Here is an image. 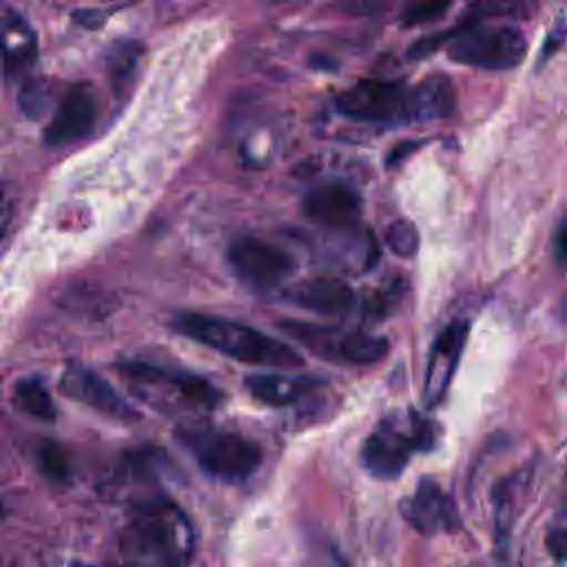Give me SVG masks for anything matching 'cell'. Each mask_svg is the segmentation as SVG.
<instances>
[{"label":"cell","mask_w":567,"mask_h":567,"mask_svg":"<svg viewBox=\"0 0 567 567\" xmlns=\"http://www.w3.org/2000/svg\"><path fill=\"white\" fill-rule=\"evenodd\" d=\"M405 290V284L401 279H392L381 284L379 288L370 290L363 299V315L370 319H383L388 317L401 301Z\"/></svg>","instance_id":"cell-21"},{"label":"cell","mask_w":567,"mask_h":567,"mask_svg":"<svg viewBox=\"0 0 567 567\" xmlns=\"http://www.w3.org/2000/svg\"><path fill=\"white\" fill-rule=\"evenodd\" d=\"M346 117L372 124L414 122L412 86L396 80H361L334 100Z\"/></svg>","instance_id":"cell-7"},{"label":"cell","mask_w":567,"mask_h":567,"mask_svg":"<svg viewBox=\"0 0 567 567\" xmlns=\"http://www.w3.org/2000/svg\"><path fill=\"white\" fill-rule=\"evenodd\" d=\"M13 403L20 412L38 419V421H55L58 419V410L53 403L51 392L47 390V385L38 379V377H27L16 381L13 385Z\"/></svg>","instance_id":"cell-19"},{"label":"cell","mask_w":567,"mask_h":567,"mask_svg":"<svg viewBox=\"0 0 567 567\" xmlns=\"http://www.w3.org/2000/svg\"><path fill=\"white\" fill-rule=\"evenodd\" d=\"M97 104L86 84H73L55 106V113L44 128L49 146H66L86 137L95 124Z\"/></svg>","instance_id":"cell-11"},{"label":"cell","mask_w":567,"mask_h":567,"mask_svg":"<svg viewBox=\"0 0 567 567\" xmlns=\"http://www.w3.org/2000/svg\"><path fill=\"white\" fill-rule=\"evenodd\" d=\"M452 4H454V0H410L408 7L403 9L401 22L405 27H416V24L434 22L441 16H445Z\"/></svg>","instance_id":"cell-23"},{"label":"cell","mask_w":567,"mask_h":567,"mask_svg":"<svg viewBox=\"0 0 567 567\" xmlns=\"http://www.w3.org/2000/svg\"><path fill=\"white\" fill-rule=\"evenodd\" d=\"M385 352H388V339L372 332L352 330V332L339 334L334 359L352 365H370L381 361Z\"/></svg>","instance_id":"cell-18"},{"label":"cell","mask_w":567,"mask_h":567,"mask_svg":"<svg viewBox=\"0 0 567 567\" xmlns=\"http://www.w3.org/2000/svg\"><path fill=\"white\" fill-rule=\"evenodd\" d=\"M171 328L241 363L264 368H299L303 363L301 354L288 343L233 319L202 312H177L171 319Z\"/></svg>","instance_id":"cell-2"},{"label":"cell","mask_w":567,"mask_h":567,"mask_svg":"<svg viewBox=\"0 0 567 567\" xmlns=\"http://www.w3.org/2000/svg\"><path fill=\"white\" fill-rule=\"evenodd\" d=\"M60 390L73 401L104 414L106 419L120 423H131L140 419L135 408L128 405L126 399L120 396L111 383H106L100 374H95L89 368L69 365L60 377Z\"/></svg>","instance_id":"cell-9"},{"label":"cell","mask_w":567,"mask_h":567,"mask_svg":"<svg viewBox=\"0 0 567 567\" xmlns=\"http://www.w3.org/2000/svg\"><path fill=\"white\" fill-rule=\"evenodd\" d=\"M284 297L299 308L321 312V315H341L354 301L352 288L337 277H315V279L301 281L288 288Z\"/></svg>","instance_id":"cell-14"},{"label":"cell","mask_w":567,"mask_h":567,"mask_svg":"<svg viewBox=\"0 0 567 567\" xmlns=\"http://www.w3.org/2000/svg\"><path fill=\"white\" fill-rule=\"evenodd\" d=\"M401 516L421 534L452 532L458 527L454 501L432 478H421L416 489L401 501Z\"/></svg>","instance_id":"cell-12"},{"label":"cell","mask_w":567,"mask_h":567,"mask_svg":"<svg viewBox=\"0 0 567 567\" xmlns=\"http://www.w3.org/2000/svg\"><path fill=\"white\" fill-rule=\"evenodd\" d=\"M69 567H100V565H89V563H71Z\"/></svg>","instance_id":"cell-29"},{"label":"cell","mask_w":567,"mask_h":567,"mask_svg":"<svg viewBox=\"0 0 567 567\" xmlns=\"http://www.w3.org/2000/svg\"><path fill=\"white\" fill-rule=\"evenodd\" d=\"M244 385L255 401H259L264 405H272V408H284V405H290V403H297L299 399H303L310 390H315L319 385V381L312 377L266 372V374L246 377Z\"/></svg>","instance_id":"cell-16"},{"label":"cell","mask_w":567,"mask_h":567,"mask_svg":"<svg viewBox=\"0 0 567 567\" xmlns=\"http://www.w3.org/2000/svg\"><path fill=\"white\" fill-rule=\"evenodd\" d=\"M527 53V40L516 27H470L458 29L447 42V55L478 69H514Z\"/></svg>","instance_id":"cell-6"},{"label":"cell","mask_w":567,"mask_h":567,"mask_svg":"<svg viewBox=\"0 0 567 567\" xmlns=\"http://www.w3.org/2000/svg\"><path fill=\"white\" fill-rule=\"evenodd\" d=\"M55 102V84L49 78L24 80L18 93V106L29 120L44 117Z\"/></svg>","instance_id":"cell-20"},{"label":"cell","mask_w":567,"mask_h":567,"mask_svg":"<svg viewBox=\"0 0 567 567\" xmlns=\"http://www.w3.org/2000/svg\"><path fill=\"white\" fill-rule=\"evenodd\" d=\"M538 0H470V9L478 16L525 18L534 11Z\"/></svg>","instance_id":"cell-24"},{"label":"cell","mask_w":567,"mask_h":567,"mask_svg":"<svg viewBox=\"0 0 567 567\" xmlns=\"http://www.w3.org/2000/svg\"><path fill=\"white\" fill-rule=\"evenodd\" d=\"M303 213L323 228H348L359 219L361 195L343 182H328L303 197Z\"/></svg>","instance_id":"cell-13"},{"label":"cell","mask_w":567,"mask_h":567,"mask_svg":"<svg viewBox=\"0 0 567 567\" xmlns=\"http://www.w3.org/2000/svg\"><path fill=\"white\" fill-rule=\"evenodd\" d=\"M117 372L128 381L133 392L157 410H215L224 401V392L199 374L166 368L148 361L124 359L115 363Z\"/></svg>","instance_id":"cell-3"},{"label":"cell","mask_w":567,"mask_h":567,"mask_svg":"<svg viewBox=\"0 0 567 567\" xmlns=\"http://www.w3.org/2000/svg\"><path fill=\"white\" fill-rule=\"evenodd\" d=\"M228 264L233 272L250 288L272 290L295 272V259L259 237H241L228 248Z\"/></svg>","instance_id":"cell-8"},{"label":"cell","mask_w":567,"mask_h":567,"mask_svg":"<svg viewBox=\"0 0 567 567\" xmlns=\"http://www.w3.org/2000/svg\"><path fill=\"white\" fill-rule=\"evenodd\" d=\"M436 423L416 410L388 414L368 434L361 447V465L374 478H396L414 454L430 452L436 445Z\"/></svg>","instance_id":"cell-4"},{"label":"cell","mask_w":567,"mask_h":567,"mask_svg":"<svg viewBox=\"0 0 567 567\" xmlns=\"http://www.w3.org/2000/svg\"><path fill=\"white\" fill-rule=\"evenodd\" d=\"M554 257H556V264L567 270V219H563L556 226V233H554Z\"/></svg>","instance_id":"cell-27"},{"label":"cell","mask_w":567,"mask_h":567,"mask_svg":"<svg viewBox=\"0 0 567 567\" xmlns=\"http://www.w3.org/2000/svg\"><path fill=\"white\" fill-rule=\"evenodd\" d=\"M140 53L142 49L137 42H117V47L109 53V69L122 78L135 66Z\"/></svg>","instance_id":"cell-26"},{"label":"cell","mask_w":567,"mask_h":567,"mask_svg":"<svg viewBox=\"0 0 567 567\" xmlns=\"http://www.w3.org/2000/svg\"><path fill=\"white\" fill-rule=\"evenodd\" d=\"M467 332L470 326L467 321H452L450 326H445L441 330V334L436 337L430 357H427V365H425V377H423V401L427 408H436L445 394L447 388L454 379L456 365L461 361L465 341H467Z\"/></svg>","instance_id":"cell-10"},{"label":"cell","mask_w":567,"mask_h":567,"mask_svg":"<svg viewBox=\"0 0 567 567\" xmlns=\"http://www.w3.org/2000/svg\"><path fill=\"white\" fill-rule=\"evenodd\" d=\"M197 549L195 527L166 494L140 498L122 532V551L133 567H188Z\"/></svg>","instance_id":"cell-1"},{"label":"cell","mask_w":567,"mask_h":567,"mask_svg":"<svg viewBox=\"0 0 567 567\" xmlns=\"http://www.w3.org/2000/svg\"><path fill=\"white\" fill-rule=\"evenodd\" d=\"M547 547L554 556L563 558L567 554V532L565 529H554L549 536H547Z\"/></svg>","instance_id":"cell-28"},{"label":"cell","mask_w":567,"mask_h":567,"mask_svg":"<svg viewBox=\"0 0 567 567\" xmlns=\"http://www.w3.org/2000/svg\"><path fill=\"white\" fill-rule=\"evenodd\" d=\"M385 244L401 257H412L419 248V233L410 219H396L385 230Z\"/></svg>","instance_id":"cell-25"},{"label":"cell","mask_w":567,"mask_h":567,"mask_svg":"<svg viewBox=\"0 0 567 567\" xmlns=\"http://www.w3.org/2000/svg\"><path fill=\"white\" fill-rule=\"evenodd\" d=\"M35 456H38V467L40 472L53 481V483H64L71 474V467H69V456L64 452V447L55 441H42L35 450Z\"/></svg>","instance_id":"cell-22"},{"label":"cell","mask_w":567,"mask_h":567,"mask_svg":"<svg viewBox=\"0 0 567 567\" xmlns=\"http://www.w3.org/2000/svg\"><path fill=\"white\" fill-rule=\"evenodd\" d=\"M2 44H4V78H22L38 58V38L31 24L11 7L2 11Z\"/></svg>","instance_id":"cell-15"},{"label":"cell","mask_w":567,"mask_h":567,"mask_svg":"<svg viewBox=\"0 0 567 567\" xmlns=\"http://www.w3.org/2000/svg\"><path fill=\"white\" fill-rule=\"evenodd\" d=\"M414 120H443L454 113V86L445 75H430L412 86Z\"/></svg>","instance_id":"cell-17"},{"label":"cell","mask_w":567,"mask_h":567,"mask_svg":"<svg viewBox=\"0 0 567 567\" xmlns=\"http://www.w3.org/2000/svg\"><path fill=\"white\" fill-rule=\"evenodd\" d=\"M175 439L206 476L221 483L248 481L264 461V452L255 441L217 425L186 423L175 430Z\"/></svg>","instance_id":"cell-5"}]
</instances>
